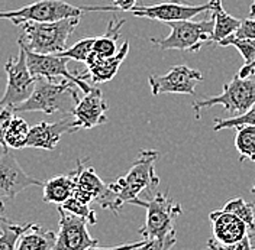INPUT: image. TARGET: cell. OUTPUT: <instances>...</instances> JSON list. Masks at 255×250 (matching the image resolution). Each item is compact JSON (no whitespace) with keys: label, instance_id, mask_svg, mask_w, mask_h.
Here are the masks:
<instances>
[{"label":"cell","instance_id":"obj_15","mask_svg":"<svg viewBox=\"0 0 255 250\" xmlns=\"http://www.w3.org/2000/svg\"><path fill=\"white\" fill-rule=\"evenodd\" d=\"M109 109L100 88L93 87L89 93L80 98L79 103L71 111L79 129H93L108 122L106 111Z\"/></svg>","mask_w":255,"mask_h":250},{"label":"cell","instance_id":"obj_27","mask_svg":"<svg viewBox=\"0 0 255 250\" xmlns=\"http://www.w3.org/2000/svg\"><path fill=\"white\" fill-rule=\"evenodd\" d=\"M241 126H255V104L239 116H231L228 119H215L213 130L219 132L223 129H238Z\"/></svg>","mask_w":255,"mask_h":250},{"label":"cell","instance_id":"obj_4","mask_svg":"<svg viewBox=\"0 0 255 250\" xmlns=\"http://www.w3.org/2000/svg\"><path fill=\"white\" fill-rule=\"evenodd\" d=\"M89 12H119L116 6H76L65 0H38L15 10H0V19L23 22H55L70 17H81Z\"/></svg>","mask_w":255,"mask_h":250},{"label":"cell","instance_id":"obj_38","mask_svg":"<svg viewBox=\"0 0 255 250\" xmlns=\"http://www.w3.org/2000/svg\"><path fill=\"white\" fill-rule=\"evenodd\" d=\"M6 216H4V203L1 201V198H0V232H1V224L6 221Z\"/></svg>","mask_w":255,"mask_h":250},{"label":"cell","instance_id":"obj_29","mask_svg":"<svg viewBox=\"0 0 255 250\" xmlns=\"http://www.w3.org/2000/svg\"><path fill=\"white\" fill-rule=\"evenodd\" d=\"M219 47H235L242 55L245 64L253 63L255 60V39H247V38H237L234 35L222 39Z\"/></svg>","mask_w":255,"mask_h":250},{"label":"cell","instance_id":"obj_3","mask_svg":"<svg viewBox=\"0 0 255 250\" xmlns=\"http://www.w3.org/2000/svg\"><path fill=\"white\" fill-rule=\"evenodd\" d=\"M77 88L79 87L76 84L67 80H63L60 83H52L45 79L36 77L35 87L29 98L15 107L13 111H42L45 114L63 113L64 116L71 114V111L80 100Z\"/></svg>","mask_w":255,"mask_h":250},{"label":"cell","instance_id":"obj_32","mask_svg":"<svg viewBox=\"0 0 255 250\" xmlns=\"http://www.w3.org/2000/svg\"><path fill=\"white\" fill-rule=\"evenodd\" d=\"M15 117V111L13 109L9 107H0V146L3 148V151H6V142H4V136L7 132V127L10 125L12 119Z\"/></svg>","mask_w":255,"mask_h":250},{"label":"cell","instance_id":"obj_25","mask_svg":"<svg viewBox=\"0 0 255 250\" xmlns=\"http://www.w3.org/2000/svg\"><path fill=\"white\" fill-rule=\"evenodd\" d=\"M223 210L235 214L237 217L245 221L250 232L255 233V205L251 203H247L242 197H235L232 200H229L225 204Z\"/></svg>","mask_w":255,"mask_h":250},{"label":"cell","instance_id":"obj_7","mask_svg":"<svg viewBox=\"0 0 255 250\" xmlns=\"http://www.w3.org/2000/svg\"><path fill=\"white\" fill-rule=\"evenodd\" d=\"M165 25L171 28L170 35L162 39H151V42L162 51H199L212 39L213 19H205L197 22L190 19L167 22Z\"/></svg>","mask_w":255,"mask_h":250},{"label":"cell","instance_id":"obj_16","mask_svg":"<svg viewBox=\"0 0 255 250\" xmlns=\"http://www.w3.org/2000/svg\"><path fill=\"white\" fill-rule=\"evenodd\" d=\"M74 181V191L73 195L80 201L92 204L105 194L108 184H105L100 176L96 173L95 168L89 164V159H77L76 169L71 172Z\"/></svg>","mask_w":255,"mask_h":250},{"label":"cell","instance_id":"obj_22","mask_svg":"<svg viewBox=\"0 0 255 250\" xmlns=\"http://www.w3.org/2000/svg\"><path fill=\"white\" fill-rule=\"evenodd\" d=\"M42 188H44V201L45 203L61 205L73 195L74 181H73L71 173L70 175H58V176L48 179L47 182H42Z\"/></svg>","mask_w":255,"mask_h":250},{"label":"cell","instance_id":"obj_20","mask_svg":"<svg viewBox=\"0 0 255 250\" xmlns=\"http://www.w3.org/2000/svg\"><path fill=\"white\" fill-rule=\"evenodd\" d=\"M57 233L31 223L26 232L19 237L15 250H54Z\"/></svg>","mask_w":255,"mask_h":250},{"label":"cell","instance_id":"obj_13","mask_svg":"<svg viewBox=\"0 0 255 250\" xmlns=\"http://www.w3.org/2000/svg\"><path fill=\"white\" fill-rule=\"evenodd\" d=\"M42 182L22 169L15 154L6 149L0 155V198H15L23 189L41 187Z\"/></svg>","mask_w":255,"mask_h":250},{"label":"cell","instance_id":"obj_28","mask_svg":"<svg viewBox=\"0 0 255 250\" xmlns=\"http://www.w3.org/2000/svg\"><path fill=\"white\" fill-rule=\"evenodd\" d=\"M96 38L89 36V38H83L77 41L73 47L67 48L61 54H57L60 57H67L70 60L79 61V63H84L87 61V58L90 57V54L93 52V45H95Z\"/></svg>","mask_w":255,"mask_h":250},{"label":"cell","instance_id":"obj_26","mask_svg":"<svg viewBox=\"0 0 255 250\" xmlns=\"http://www.w3.org/2000/svg\"><path fill=\"white\" fill-rule=\"evenodd\" d=\"M29 224L20 226L6 220L1 224V232H0V250H15L19 237L26 232Z\"/></svg>","mask_w":255,"mask_h":250},{"label":"cell","instance_id":"obj_2","mask_svg":"<svg viewBox=\"0 0 255 250\" xmlns=\"http://www.w3.org/2000/svg\"><path fill=\"white\" fill-rule=\"evenodd\" d=\"M80 17H70L55 22H23L20 23L19 47L25 51L57 55L68 48V39L79 26Z\"/></svg>","mask_w":255,"mask_h":250},{"label":"cell","instance_id":"obj_10","mask_svg":"<svg viewBox=\"0 0 255 250\" xmlns=\"http://www.w3.org/2000/svg\"><path fill=\"white\" fill-rule=\"evenodd\" d=\"M203 81L199 70L187 65H174L165 76H149L148 84L152 95L159 94H196V85Z\"/></svg>","mask_w":255,"mask_h":250},{"label":"cell","instance_id":"obj_17","mask_svg":"<svg viewBox=\"0 0 255 250\" xmlns=\"http://www.w3.org/2000/svg\"><path fill=\"white\" fill-rule=\"evenodd\" d=\"M213 229V240L218 245H234L250 235V229L245 221L226 210H215L209 214Z\"/></svg>","mask_w":255,"mask_h":250},{"label":"cell","instance_id":"obj_5","mask_svg":"<svg viewBox=\"0 0 255 250\" xmlns=\"http://www.w3.org/2000/svg\"><path fill=\"white\" fill-rule=\"evenodd\" d=\"M133 205L146 208L143 226L138 230L142 239L164 237L175 232V220L181 214V205L165 192H157L148 200H136Z\"/></svg>","mask_w":255,"mask_h":250},{"label":"cell","instance_id":"obj_23","mask_svg":"<svg viewBox=\"0 0 255 250\" xmlns=\"http://www.w3.org/2000/svg\"><path fill=\"white\" fill-rule=\"evenodd\" d=\"M235 146L239 161L255 162V126H241L235 133Z\"/></svg>","mask_w":255,"mask_h":250},{"label":"cell","instance_id":"obj_21","mask_svg":"<svg viewBox=\"0 0 255 250\" xmlns=\"http://www.w3.org/2000/svg\"><path fill=\"white\" fill-rule=\"evenodd\" d=\"M125 23V19L113 17L108 23V29L103 36L96 38L92 55L96 58H109L118 52V39L121 36V29Z\"/></svg>","mask_w":255,"mask_h":250},{"label":"cell","instance_id":"obj_41","mask_svg":"<svg viewBox=\"0 0 255 250\" xmlns=\"http://www.w3.org/2000/svg\"><path fill=\"white\" fill-rule=\"evenodd\" d=\"M251 191H253V194L255 195V182H254V185H253V189H251Z\"/></svg>","mask_w":255,"mask_h":250},{"label":"cell","instance_id":"obj_42","mask_svg":"<svg viewBox=\"0 0 255 250\" xmlns=\"http://www.w3.org/2000/svg\"><path fill=\"white\" fill-rule=\"evenodd\" d=\"M253 250H255V243H254V245H253Z\"/></svg>","mask_w":255,"mask_h":250},{"label":"cell","instance_id":"obj_12","mask_svg":"<svg viewBox=\"0 0 255 250\" xmlns=\"http://www.w3.org/2000/svg\"><path fill=\"white\" fill-rule=\"evenodd\" d=\"M212 3L207 1L205 4H184L180 1H165L149 6H133L132 15L136 17H146L151 20H158L162 23L167 22H178V20H190L194 16L203 12H209Z\"/></svg>","mask_w":255,"mask_h":250},{"label":"cell","instance_id":"obj_33","mask_svg":"<svg viewBox=\"0 0 255 250\" xmlns=\"http://www.w3.org/2000/svg\"><path fill=\"white\" fill-rule=\"evenodd\" d=\"M237 38H247V39H255V20L254 19H244L241 20L238 31L234 33Z\"/></svg>","mask_w":255,"mask_h":250},{"label":"cell","instance_id":"obj_40","mask_svg":"<svg viewBox=\"0 0 255 250\" xmlns=\"http://www.w3.org/2000/svg\"><path fill=\"white\" fill-rule=\"evenodd\" d=\"M250 17L255 20V0L254 3H253V6H251V9H250Z\"/></svg>","mask_w":255,"mask_h":250},{"label":"cell","instance_id":"obj_39","mask_svg":"<svg viewBox=\"0 0 255 250\" xmlns=\"http://www.w3.org/2000/svg\"><path fill=\"white\" fill-rule=\"evenodd\" d=\"M206 250H221V249L218 248L216 242H215L213 239H210V240L207 242V249Z\"/></svg>","mask_w":255,"mask_h":250},{"label":"cell","instance_id":"obj_24","mask_svg":"<svg viewBox=\"0 0 255 250\" xmlns=\"http://www.w3.org/2000/svg\"><path fill=\"white\" fill-rule=\"evenodd\" d=\"M29 129L31 127L26 123V120H23L20 117H13L7 127L6 136H4L6 148L10 151L25 148L26 141H28V135H29Z\"/></svg>","mask_w":255,"mask_h":250},{"label":"cell","instance_id":"obj_43","mask_svg":"<svg viewBox=\"0 0 255 250\" xmlns=\"http://www.w3.org/2000/svg\"><path fill=\"white\" fill-rule=\"evenodd\" d=\"M173 1H180V0H173Z\"/></svg>","mask_w":255,"mask_h":250},{"label":"cell","instance_id":"obj_18","mask_svg":"<svg viewBox=\"0 0 255 250\" xmlns=\"http://www.w3.org/2000/svg\"><path fill=\"white\" fill-rule=\"evenodd\" d=\"M129 52V42L125 41L118 52L109 57V58H96L90 54V57L87 58L86 65L90 74V79L93 80V83H108L111 81L119 71V67L125 61Z\"/></svg>","mask_w":255,"mask_h":250},{"label":"cell","instance_id":"obj_9","mask_svg":"<svg viewBox=\"0 0 255 250\" xmlns=\"http://www.w3.org/2000/svg\"><path fill=\"white\" fill-rule=\"evenodd\" d=\"M4 71L7 74V84L0 98V107L15 109L29 98L35 87V77L28 68L26 52L23 48L19 47V55L16 58L7 60Z\"/></svg>","mask_w":255,"mask_h":250},{"label":"cell","instance_id":"obj_31","mask_svg":"<svg viewBox=\"0 0 255 250\" xmlns=\"http://www.w3.org/2000/svg\"><path fill=\"white\" fill-rule=\"evenodd\" d=\"M177 243V235L171 232L164 237H154V239H143L139 246L132 250H171Z\"/></svg>","mask_w":255,"mask_h":250},{"label":"cell","instance_id":"obj_34","mask_svg":"<svg viewBox=\"0 0 255 250\" xmlns=\"http://www.w3.org/2000/svg\"><path fill=\"white\" fill-rule=\"evenodd\" d=\"M218 245V243H216ZM218 248L221 250H253V239H251V236H245L242 240H239L237 243H234V245H226V246H223V245H218Z\"/></svg>","mask_w":255,"mask_h":250},{"label":"cell","instance_id":"obj_14","mask_svg":"<svg viewBox=\"0 0 255 250\" xmlns=\"http://www.w3.org/2000/svg\"><path fill=\"white\" fill-rule=\"evenodd\" d=\"M77 130H80L79 126L76 123L74 117H71V114L64 116L63 119H60L58 122H54V123L41 122L29 129V135H28V141H26L25 148L54 151L61 141L63 135L74 133Z\"/></svg>","mask_w":255,"mask_h":250},{"label":"cell","instance_id":"obj_1","mask_svg":"<svg viewBox=\"0 0 255 250\" xmlns=\"http://www.w3.org/2000/svg\"><path fill=\"white\" fill-rule=\"evenodd\" d=\"M158 158V151L142 149L129 171L115 182L108 184L105 194L97 200V204L116 214L125 204L133 205L142 192H149L158 187L159 178L155 173V162Z\"/></svg>","mask_w":255,"mask_h":250},{"label":"cell","instance_id":"obj_37","mask_svg":"<svg viewBox=\"0 0 255 250\" xmlns=\"http://www.w3.org/2000/svg\"><path fill=\"white\" fill-rule=\"evenodd\" d=\"M251 76H255V60L253 63L244 64V67L239 70L238 73L239 79H250Z\"/></svg>","mask_w":255,"mask_h":250},{"label":"cell","instance_id":"obj_30","mask_svg":"<svg viewBox=\"0 0 255 250\" xmlns=\"http://www.w3.org/2000/svg\"><path fill=\"white\" fill-rule=\"evenodd\" d=\"M61 208H64L65 211L74 214V216H79L81 219H84L87 221V224H96L97 223V216H96L95 208L90 207V204L84 203V201H80L74 197H70L67 201L60 205Z\"/></svg>","mask_w":255,"mask_h":250},{"label":"cell","instance_id":"obj_6","mask_svg":"<svg viewBox=\"0 0 255 250\" xmlns=\"http://www.w3.org/2000/svg\"><path fill=\"white\" fill-rule=\"evenodd\" d=\"M255 104V81L251 79H239L234 77L229 83L223 84L222 93L213 97H206L205 100L193 101L191 107L194 111V117L199 120L202 116V110L222 106L223 109L235 116H239L250 110Z\"/></svg>","mask_w":255,"mask_h":250},{"label":"cell","instance_id":"obj_36","mask_svg":"<svg viewBox=\"0 0 255 250\" xmlns=\"http://www.w3.org/2000/svg\"><path fill=\"white\" fill-rule=\"evenodd\" d=\"M113 6H116L119 12H130L132 7L136 4V0H113Z\"/></svg>","mask_w":255,"mask_h":250},{"label":"cell","instance_id":"obj_11","mask_svg":"<svg viewBox=\"0 0 255 250\" xmlns=\"http://www.w3.org/2000/svg\"><path fill=\"white\" fill-rule=\"evenodd\" d=\"M57 211L60 216V232L54 250H84L99 243L97 239L89 235L86 220L65 211L60 205H57Z\"/></svg>","mask_w":255,"mask_h":250},{"label":"cell","instance_id":"obj_19","mask_svg":"<svg viewBox=\"0 0 255 250\" xmlns=\"http://www.w3.org/2000/svg\"><path fill=\"white\" fill-rule=\"evenodd\" d=\"M212 3V7L209 13L213 19V32H212V39L210 42L219 44L222 39L234 35L238 31L241 20L231 16L222 6V0H209Z\"/></svg>","mask_w":255,"mask_h":250},{"label":"cell","instance_id":"obj_8","mask_svg":"<svg viewBox=\"0 0 255 250\" xmlns=\"http://www.w3.org/2000/svg\"><path fill=\"white\" fill-rule=\"evenodd\" d=\"M26 52V63L31 74L36 79H45L52 83H60L63 80H67L73 84H76L81 90V93H89L93 87L87 83L90 79L89 73L84 74H71L67 68V64L70 58L67 57H60V55H44V54H35V52Z\"/></svg>","mask_w":255,"mask_h":250},{"label":"cell","instance_id":"obj_35","mask_svg":"<svg viewBox=\"0 0 255 250\" xmlns=\"http://www.w3.org/2000/svg\"><path fill=\"white\" fill-rule=\"evenodd\" d=\"M142 242V240H141ZM141 242H133V243H127V245H121V246H113V248H99L97 245L92 246V248H87L84 250H132L135 249L136 246L141 245Z\"/></svg>","mask_w":255,"mask_h":250}]
</instances>
